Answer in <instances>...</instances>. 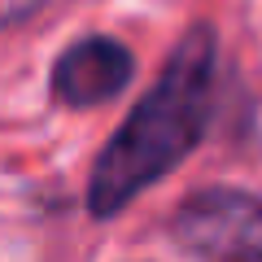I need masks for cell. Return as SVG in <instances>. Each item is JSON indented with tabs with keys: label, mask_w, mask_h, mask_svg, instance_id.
<instances>
[{
	"label": "cell",
	"mask_w": 262,
	"mask_h": 262,
	"mask_svg": "<svg viewBox=\"0 0 262 262\" xmlns=\"http://www.w3.org/2000/svg\"><path fill=\"white\" fill-rule=\"evenodd\" d=\"M170 241L201 262H262V196L201 188L170 214Z\"/></svg>",
	"instance_id": "cell-2"
},
{
	"label": "cell",
	"mask_w": 262,
	"mask_h": 262,
	"mask_svg": "<svg viewBox=\"0 0 262 262\" xmlns=\"http://www.w3.org/2000/svg\"><path fill=\"white\" fill-rule=\"evenodd\" d=\"M219 35L210 22H192L170 48L162 75L127 114L114 140L101 149L88 179V214L114 219L149 192L153 184L184 166V158L206 140L210 105H214Z\"/></svg>",
	"instance_id": "cell-1"
},
{
	"label": "cell",
	"mask_w": 262,
	"mask_h": 262,
	"mask_svg": "<svg viewBox=\"0 0 262 262\" xmlns=\"http://www.w3.org/2000/svg\"><path fill=\"white\" fill-rule=\"evenodd\" d=\"M136 79V57L127 44L114 35H83L53 61V101L66 110H96V105L114 101L122 88Z\"/></svg>",
	"instance_id": "cell-3"
}]
</instances>
